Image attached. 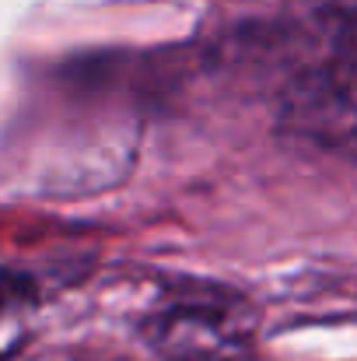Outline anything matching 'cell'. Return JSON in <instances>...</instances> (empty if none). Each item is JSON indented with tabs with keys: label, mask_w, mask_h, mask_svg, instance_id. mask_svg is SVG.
Segmentation results:
<instances>
[{
	"label": "cell",
	"mask_w": 357,
	"mask_h": 361,
	"mask_svg": "<svg viewBox=\"0 0 357 361\" xmlns=\"http://www.w3.org/2000/svg\"><path fill=\"white\" fill-rule=\"evenodd\" d=\"M144 337L165 361H245L256 316L242 295L193 281L161 295L144 319Z\"/></svg>",
	"instance_id": "6da1fadb"
},
{
	"label": "cell",
	"mask_w": 357,
	"mask_h": 361,
	"mask_svg": "<svg viewBox=\"0 0 357 361\" xmlns=\"http://www.w3.org/2000/svg\"><path fill=\"white\" fill-rule=\"evenodd\" d=\"M312 109L326 106V109H357V14L344 25L340 35V49L333 67L322 74V81L312 88Z\"/></svg>",
	"instance_id": "7a4b0ae2"
},
{
	"label": "cell",
	"mask_w": 357,
	"mask_h": 361,
	"mask_svg": "<svg viewBox=\"0 0 357 361\" xmlns=\"http://www.w3.org/2000/svg\"><path fill=\"white\" fill-rule=\"evenodd\" d=\"M39 302V288L25 270L0 267V326L18 323L32 305Z\"/></svg>",
	"instance_id": "3957f363"
}]
</instances>
